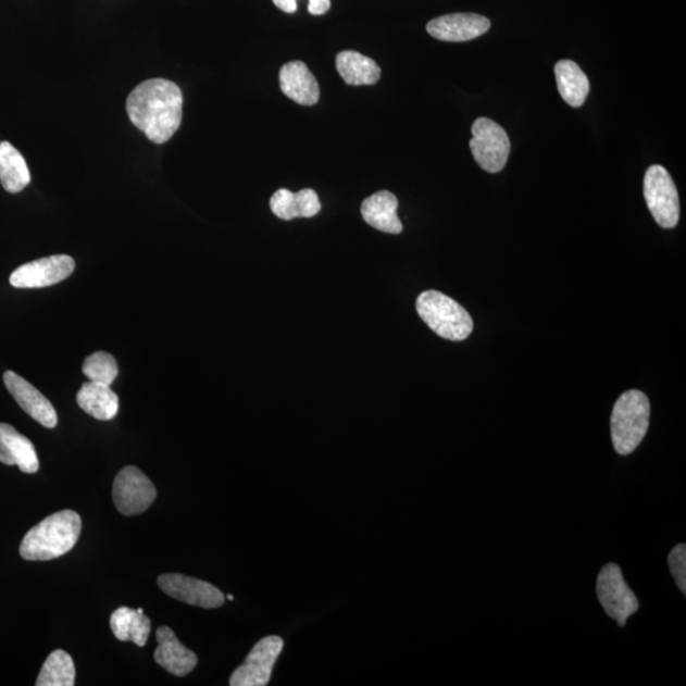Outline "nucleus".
Returning <instances> with one entry per match:
<instances>
[{
  "label": "nucleus",
  "mask_w": 686,
  "mask_h": 686,
  "mask_svg": "<svg viewBox=\"0 0 686 686\" xmlns=\"http://www.w3.org/2000/svg\"><path fill=\"white\" fill-rule=\"evenodd\" d=\"M184 96L176 83L154 78L140 83L127 97L126 111L135 127L155 145L171 140L183 123Z\"/></svg>",
  "instance_id": "obj_1"
},
{
  "label": "nucleus",
  "mask_w": 686,
  "mask_h": 686,
  "mask_svg": "<svg viewBox=\"0 0 686 686\" xmlns=\"http://www.w3.org/2000/svg\"><path fill=\"white\" fill-rule=\"evenodd\" d=\"M80 532L82 519L77 512H55L29 529L21 542L20 554L26 561L55 560L71 552Z\"/></svg>",
  "instance_id": "obj_2"
},
{
  "label": "nucleus",
  "mask_w": 686,
  "mask_h": 686,
  "mask_svg": "<svg viewBox=\"0 0 686 686\" xmlns=\"http://www.w3.org/2000/svg\"><path fill=\"white\" fill-rule=\"evenodd\" d=\"M651 404L643 391H625L614 406L612 439L618 454L629 456L643 442L650 426Z\"/></svg>",
  "instance_id": "obj_3"
},
{
  "label": "nucleus",
  "mask_w": 686,
  "mask_h": 686,
  "mask_svg": "<svg viewBox=\"0 0 686 686\" xmlns=\"http://www.w3.org/2000/svg\"><path fill=\"white\" fill-rule=\"evenodd\" d=\"M421 320L432 328L437 336L449 341H464L473 330V320L465 309L445 294L427 290L421 294L416 301Z\"/></svg>",
  "instance_id": "obj_4"
},
{
  "label": "nucleus",
  "mask_w": 686,
  "mask_h": 686,
  "mask_svg": "<svg viewBox=\"0 0 686 686\" xmlns=\"http://www.w3.org/2000/svg\"><path fill=\"white\" fill-rule=\"evenodd\" d=\"M644 194L654 221L662 228H675L681 217V201L673 178L662 165L647 170Z\"/></svg>",
  "instance_id": "obj_5"
},
{
  "label": "nucleus",
  "mask_w": 686,
  "mask_h": 686,
  "mask_svg": "<svg viewBox=\"0 0 686 686\" xmlns=\"http://www.w3.org/2000/svg\"><path fill=\"white\" fill-rule=\"evenodd\" d=\"M470 147L474 161L488 173L501 172L510 155V139L507 132L494 120L479 117L472 126Z\"/></svg>",
  "instance_id": "obj_6"
},
{
  "label": "nucleus",
  "mask_w": 686,
  "mask_h": 686,
  "mask_svg": "<svg viewBox=\"0 0 686 686\" xmlns=\"http://www.w3.org/2000/svg\"><path fill=\"white\" fill-rule=\"evenodd\" d=\"M597 593L606 613L624 627L628 618L638 612V599L625 583L620 565L609 563L598 576Z\"/></svg>",
  "instance_id": "obj_7"
},
{
  "label": "nucleus",
  "mask_w": 686,
  "mask_h": 686,
  "mask_svg": "<svg viewBox=\"0 0 686 686\" xmlns=\"http://www.w3.org/2000/svg\"><path fill=\"white\" fill-rule=\"evenodd\" d=\"M113 503L123 515L133 516L146 512L157 497L153 482L137 466H125L113 482Z\"/></svg>",
  "instance_id": "obj_8"
},
{
  "label": "nucleus",
  "mask_w": 686,
  "mask_h": 686,
  "mask_svg": "<svg viewBox=\"0 0 686 686\" xmlns=\"http://www.w3.org/2000/svg\"><path fill=\"white\" fill-rule=\"evenodd\" d=\"M283 648L284 640L277 636H270L259 640L250 654L247 656L242 665L232 674L229 684L232 686L267 685Z\"/></svg>",
  "instance_id": "obj_9"
},
{
  "label": "nucleus",
  "mask_w": 686,
  "mask_h": 686,
  "mask_svg": "<svg viewBox=\"0 0 686 686\" xmlns=\"http://www.w3.org/2000/svg\"><path fill=\"white\" fill-rule=\"evenodd\" d=\"M75 270L71 255L57 254L26 263L14 270L10 283L17 289H39L57 285L70 277Z\"/></svg>",
  "instance_id": "obj_10"
},
{
  "label": "nucleus",
  "mask_w": 686,
  "mask_h": 686,
  "mask_svg": "<svg viewBox=\"0 0 686 686\" xmlns=\"http://www.w3.org/2000/svg\"><path fill=\"white\" fill-rule=\"evenodd\" d=\"M158 585L169 597L202 609L221 608L225 601L224 594L214 585L180 574L162 575Z\"/></svg>",
  "instance_id": "obj_11"
},
{
  "label": "nucleus",
  "mask_w": 686,
  "mask_h": 686,
  "mask_svg": "<svg viewBox=\"0 0 686 686\" xmlns=\"http://www.w3.org/2000/svg\"><path fill=\"white\" fill-rule=\"evenodd\" d=\"M491 28V22L479 14L452 13L437 17L427 24V33L436 40L464 42L477 39Z\"/></svg>",
  "instance_id": "obj_12"
},
{
  "label": "nucleus",
  "mask_w": 686,
  "mask_h": 686,
  "mask_svg": "<svg viewBox=\"0 0 686 686\" xmlns=\"http://www.w3.org/2000/svg\"><path fill=\"white\" fill-rule=\"evenodd\" d=\"M3 381L7 389L14 398L21 409L24 410L35 421L47 428H54L58 425V414L51 402L33 384L22 378L16 373L5 372Z\"/></svg>",
  "instance_id": "obj_13"
},
{
  "label": "nucleus",
  "mask_w": 686,
  "mask_h": 686,
  "mask_svg": "<svg viewBox=\"0 0 686 686\" xmlns=\"http://www.w3.org/2000/svg\"><path fill=\"white\" fill-rule=\"evenodd\" d=\"M155 637L158 647L154 651V660L170 674L186 676L198 665V656L180 644L171 628H158Z\"/></svg>",
  "instance_id": "obj_14"
},
{
  "label": "nucleus",
  "mask_w": 686,
  "mask_h": 686,
  "mask_svg": "<svg viewBox=\"0 0 686 686\" xmlns=\"http://www.w3.org/2000/svg\"><path fill=\"white\" fill-rule=\"evenodd\" d=\"M0 462L17 465L21 472H39L40 463L32 440L9 424H0Z\"/></svg>",
  "instance_id": "obj_15"
},
{
  "label": "nucleus",
  "mask_w": 686,
  "mask_h": 686,
  "mask_svg": "<svg viewBox=\"0 0 686 686\" xmlns=\"http://www.w3.org/2000/svg\"><path fill=\"white\" fill-rule=\"evenodd\" d=\"M280 88L286 97L301 105H314L320 101L319 80L303 62H290L282 67Z\"/></svg>",
  "instance_id": "obj_16"
},
{
  "label": "nucleus",
  "mask_w": 686,
  "mask_h": 686,
  "mask_svg": "<svg viewBox=\"0 0 686 686\" xmlns=\"http://www.w3.org/2000/svg\"><path fill=\"white\" fill-rule=\"evenodd\" d=\"M398 199L389 191H379L364 200L361 205V215L374 229L399 235L403 225L397 215Z\"/></svg>",
  "instance_id": "obj_17"
},
{
  "label": "nucleus",
  "mask_w": 686,
  "mask_h": 686,
  "mask_svg": "<svg viewBox=\"0 0 686 686\" xmlns=\"http://www.w3.org/2000/svg\"><path fill=\"white\" fill-rule=\"evenodd\" d=\"M273 213L283 221L296 217H313L320 213L322 205L319 195L312 188L294 194L286 188L276 191L270 200Z\"/></svg>",
  "instance_id": "obj_18"
},
{
  "label": "nucleus",
  "mask_w": 686,
  "mask_h": 686,
  "mask_svg": "<svg viewBox=\"0 0 686 686\" xmlns=\"http://www.w3.org/2000/svg\"><path fill=\"white\" fill-rule=\"evenodd\" d=\"M339 75L349 86H373L381 79L382 71L373 59L358 51L346 50L336 58Z\"/></svg>",
  "instance_id": "obj_19"
},
{
  "label": "nucleus",
  "mask_w": 686,
  "mask_h": 686,
  "mask_svg": "<svg viewBox=\"0 0 686 686\" xmlns=\"http://www.w3.org/2000/svg\"><path fill=\"white\" fill-rule=\"evenodd\" d=\"M110 625L113 633L122 643H134L139 647H145L150 635L149 618L141 608L134 610L130 608H119L110 618Z\"/></svg>",
  "instance_id": "obj_20"
},
{
  "label": "nucleus",
  "mask_w": 686,
  "mask_h": 686,
  "mask_svg": "<svg viewBox=\"0 0 686 686\" xmlns=\"http://www.w3.org/2000/svg\"><path fill=\"white\" fill-rule=\"evenodd\" d=\"M77 402L83 411L100 421H110L119 413V397L105 384L87 382L77 395Z\"/></svg>",
  "instance_id": "obj_21"
},
{
  "label": "nucleus",
  "mask_w": 686,
  "mask_h": 686,
  "mask_svg": "<svg viewBox=\"0 0 686 686\" xmlns=\"http://www.w3.org/2000/svg\"><path fill=\"white\" fill-rule=\"evenodd\" d=\"M558 90L572 108H582L590 92V82L572 60H561L554 67Z\"/></svg>",
  "instance_id": "obj_22"
},
{
  "label": "nucleus",
  "mask_w": 686,
  "mask_h": 686,
  "mask_svg": "<svg viewBox=\"0 0 686 686\" xmlns=\"http://www.w3.org/2000/svg\"><path fill=\"white\" fill-rule=\"evenodd\" d=\"M32 183V173L24 155L11 142H0V184L4 190L18 194Z\"/></svg>",
  "instance_id": "obj_23"
},
{
  "label": "nucleus",
  "mask_w": 686,
  "mask_h": 686,
  "mask_svg": "<svg viewBox=\"0 0 686 686\" xmlns=\"http://www.w3.org/2000/svg\"><path fill=\"white\" fill-rule=\"evenodd\" d=\"M75 684V666L72 656L63 650L49 654L37 677V686H73Z\"/></svg>",
  "instance_id": "obj_24"
},
{
  "label": "nucleus",
  "mask_w": 686,
  "mask_h": 686,
  "mask_svg": "<svg viewBox=\"0 0 686 686\" xmlns=\"http://www.w3.org/2000/svg\"><path fill=\"white\" fill-rule=\"evenodd\" d=\"M83 374L89 382L105 384L111 386L117 378L119 366L115 358L108 352L98 351L85 360Z\"/></svg>",
  "instance_id": "obj_25"
},
{
  "label": "nucleus",
  "mask_w": 686,
  "mask_h": 686,
  "mask_svg": "<svg viewBox=\"0 0 686 686\" xmlns=\"http://www.w3.org/2000/svg\"><path fill=\"white\" fill-rule=\"evenodd\" d=\"M669 567L671 575L682 593L686 594V547L678 545L669 554Z\"/></svg>",
  "instance_id": "obj_26"
},
{
  "label": "nucleus",
  "mask_w": 686,
  "mask_h": 686,
  "mask_svg": "<svg viewBox=\"0 0 686 686\" xmlns=\"http://www.w3.org/2000/svg\"><path fill=\"white\" fill-rule=\"evenodd\" d=\"M278 10L285 13H296L298 10L297 0H273ZM330 9V0H309L308 12L313 16H323Z\"/></svg>",
  "instance_id": "obj_27"
},
{
  "label": "nucleus",
  "mask_w": 686,
  "mask_h": 686,
  "mask_svg": "<svg viewBox=\"0 0 686 686\" xmlns=\"http://www.w3.org/2000/svg\"><path fill=\"white\" fill-rule=\"evenodd\" d=\"M228 599L229 600H235V597H233V595H228Z\"/></svg>",
  "instance_id": "obj_28"
}]
</instances>
